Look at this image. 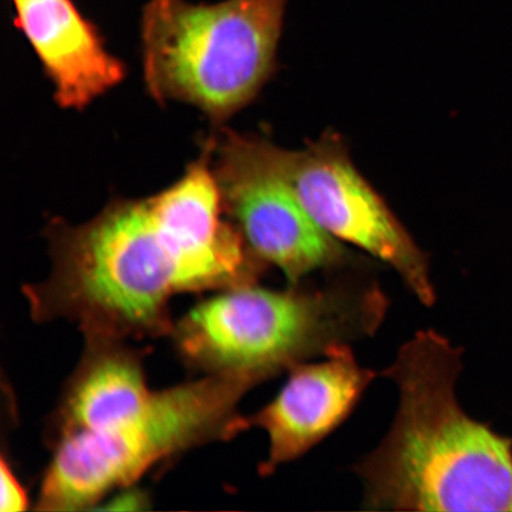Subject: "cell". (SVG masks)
I'll return each mask as SVG.
<instances>
[{
  "mask_svg": "<svg viewBox=\"0 0 512 512\" xmlns=\"http://www.w3.org/2000/svg\"><path fill=\"white\" fill-rule=\"evenodd\" d=\"M47 238L49 277L23 288L31 316L67 319L86 339L171 334L177 294L254 285L265 266L224 215L207 145L168 189L79 226L55 219Z\"/></svg>",
  "mask_w": 512,
  "mask_h": 512,
  "instance_id": "1",
  "label": "cell"
},
{
  "mask_svg": "<svg viewBox=\"0 0 512 512\" xmlns=\"http://www.w3.org/2000/svg\"><path fill=\"white\" fill-rule=\"evenodd\" d=\"M459 371L460 352L425 330L379 374L398 386L399 408L380 446L354 467L364 508L512 511L510 441L460 408Z\"/></svg>",
  "mask_w": 512,
  "mask_h": 512,
  "instance_id": "2",
  "label": "cell"
},
{
  "mask_svg": "<svg viewBox=\"0 0 512 512\" xmlns=\"http://www.w3.org/2000/svg\"><path fill=\"white\" fill-rule=\"evenodd\" d=\"M387 307L376 285L274 291L254 284L203 300L171 335L188 367L252 389L335 345L373 336Z\"/></svg>",
  "mask_w": 512,
  "mask_h": 512,
  "instance_id": "3",
  "label": "cell"
},
{
  "mask_svg": "<svg viewBox=\"0 0 512 512\" xmlns=\"http://www.w3.org/2000/svg\"><path fill=\"white\" fill-rule=\"evenodd\" d=\"M248 390L247 384L233 377L207 375L151 390L89 430L50 439L53 458L36 509L93 508L163 460L236 437L247 430L238 405Z\"/></svg>",
  "mask_w": 512,
  "mask_h": 512,
  "instance_id": "4",
  "label": "cell"
},
{
  "mask_svg": "<svg viewBox=\"0 0 512 512\" xmlns=\"http://www.w3.org/2000/svg\"><path fill=\"white\" fill-rule=\"evenodd\" d=\"M290 0H150L142 17L147 92L183 102L220 125L270 78Z\"/></svg>",
  "mask_w": 512,
  "mask_h": 512,
  "instance_id": "5",
  "label": "cell"
},
{
  "mask_svg": "<svg viewBox=\"0 0 512 512\" xmlns=\"http://www.w3.org/2000/svg\"><path fill=\"white\" fill-rule=\"evenodd\" d=\"M259 162L277 176L313 221L392 266L420 302L435 303L426 255L352 164L341 140L326 134L304 150L247 136Z\"/></svg>",
  "mask_w": 512,
  "mask_h": 512,
  "instance_id": "6",
  "label": "cell"
},
{
  "mask_svg": "<svg viewBox=\"0 0 512 512\" xmlns=\"http://www.w3.org/2000/svg\"><path fill=\"white\" fill-rule=\"evenodd\" d=\"M206 144L224 215L261 261L279 267L290 286L312 272L343 264L341 243L259 162L245 134L224 128Z\"/></svg>",
  "mask_w": 512,
  "mask_h": 512,
  "instance_id": "7",
  "label": "cell"
},
{
  "mask_svg": "<svg viewBox=\"0 0 512 512\" xmlns=\"http://www.w3.org/2000/svg\"><path fill=\"white\" fill-rule=\"evenodd\" d=\"M325 358L320 363H298L288 371L277 398L246 416L247 430L259 427L270 437L268 458L260 465L262 476L304 456L341 426L377 376L361 367L350 344L335 345Z\"/></svg>",
  "mask_w": 512,
  "mask_h": 512,
  "instance_id": "8",
  "label": "cell"
},
{
  "mask_svg": "<svg viewBox=\"0 0 512 512\" xmlns=\"http://www.w3.org/2000/svg\"><path fill=\"white\" fill-rule=\"evenodd\" d=\"M15 25L54 86L56 104L83 110L126 78L125 63L108 51L98 28L73 0H12Z\"/></svg>",
  "mask_w": 512,
  "mask_h": 512,
  "instance_id": "9",
  "label": "cell"
},
{
  "mask_svg": "<svg viewBox=\"0 0 512 512\" xmlns=\"http://www.w3.org/2000/svg\"><path fill=\"white\" fill-rule=\"evenodd\" d=\"M2 498H0V510L3 512H17L27 510L29 507V499L21 483H19L15 472L11 466L2 460Z\"/></svg>",
  "mask_w": 512,
  "mask_h": 512,
  "instance_id": "10",
  "label": "cell"
}]
</instances>
